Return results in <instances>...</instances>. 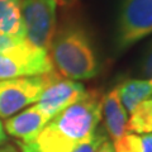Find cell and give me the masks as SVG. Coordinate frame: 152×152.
<instances>
[{"label": "cell", "mask_w": 152, "mask_h": 152, "mask_svg": "<svg viewBox=\"0 0 152 152\" xmlns=\"http://www.w3.org/2000/svg\"><path fill=\"white\" fill-rule=\"evenodd\" d=\"M102 114L103 96L90 90L52 118L33 141L18 145L22 152H71L96 131Z\"/></svg>", "instance_id": "obj_1"}, {"label": "cell", "mask_w": 152, "mask_h": 152, "mask_svg": "<svg viewBox=\"0 0 152 152\" xmlns=\"http://www.w3.org/2000/svg\"><path fill=\"white\" fill-rule=\"evenodd\" d=\"M48 51L56 72L65 79L89 80L100 71L91 36L77 22H67L56 29Z\"/></svg>", "instance_id": "obj_2"}, {"label": "cell", "mask_w": 152, "mask_h": 152, "mask_svg": "<svg viewBox=\"0 0 152 152\" xmlns=\"http://www.w3.org/2000/svg\"><path fill=\"white\" fill-rule=\"evenodd\" d=\"M152 34V0H122L114 33V48L124 52Z\"/></svg>", "instance_id": "obj_3"}, {"label": "cell", "mask_w": 152, "mask_h": 152, "mask_svg": "<svg viewBox=\"0 0 152 152\" xmlns=\"http://www.w3.org/2000/svg\"><path fill=\"white\" fill-rule=\"evenodd\" d=\"M57 0H20L24 41L48 52L56 32Z\"/></svg>", "instance_id": "obj_4"}, {"label": "cell", "mask_w": 152, "mask_h": 152, "mask_svg": "<svg viewBox=\"0 0 152 152\" xmlns=\"http://www.w3.org/2000/svg\"><path fill=\"white\" fill-rule=\"evenodd\" d=\"M52 71L48 52L34 48L26 41L0 50V80L46 75Z\"/></svg>", "instance_id": "obj_5"}, {"label": "cell", "mask_w": 152, "mask_h": 152, "mask_svg": "<svg viewBox=\"0 0 152 152\" xmlns=\"http://www.w3.org/2000/svg\"><path fill=\"white\" fill-rule=\"evenodd\" d=\"M58 75L52 71L46 75L0 80V118H10L37 103L42 91Z\"/></svg>", "instance_id": "obj_6"}, {"label": "cell", "mask_w": 152, "mask_h": 152, "mask_svg": "<svg viewBox=\"0 0 152 152\" xmlns=\"http://www.w3.org/2000/svg\"><path fill=\"white\" fill-rule=\"evenodd\" d=\"M85 93L86 90L81 83L64 79L61 75H58L42 91L37 102V107L50 119H52L60 112L79 100Z\"/></svg>", "instance_id": "obj_7"}, {"label": "cell", "mask_w": 152, "mask_h": 152, "mask_svg": "<svg viewBox=\"0 0 152 152\" xmlns=\"http://www.w3.org/2000/svg\"><path fill=\"white\" fill-rule=\"evenodd\" d=\"M50 121V118L36 104L8 118L4 127L9 134L18 140V142L28 143L39 134V132Z\"/></svg>", "instance_id": "obj_8"}, {"label": "cell", "mask_w": 152, "mask_h": 152, "mask_svg": "<svg viewBox=\"0 0 152 152\" xmlns=\"http://www.w3.org/2000/svg\"><path fill=\"white\" fill-rule=\"evenodd\" d=\"M103 112H104V128L113 142L121 140L127 133V112L123 108L117 88L103 95Z\"/></svg>", "instance_id": "obj_9"}, {"label": "cell", "mask_w": 152, "mask_h": 152, "mask_svg": "<svg viewBox=\"0 0 152 152\" xmlns=\"http://www.w3.org/2000/svg\"><path fill=\"white\" fill-rule=\"evenodd\" d=\"M0 36L15 41L24 39L20 0H0Z\"/></svg>", "instance_id": "obj_10"}, {"label": "cell", "mask_w": 152, "mask_h": 152, "mask_svg": "<svg viewBox=\"0 0 152 152\" xmlns=\"http://www.w3.org/2000/svg\"><path fill=\"white\" fill-rule=\"evenodd\" d=\"M117 90L127 113H131L142 102L152 99V81L147 79L124 80L117 86Z\"/></svg>", "instance_id": "obj_11"}, {"label": "cell", "mask_w": 152, "mask_h": 152, "mask_svg": "<svg viewBox=\"0 0 152 152\" xmlns=\"http://www.w3.org/2000/svg\"><path fill=\"white\" fill-rule=\"evenodd\" d=\"M126 131L134 134L152 133V99L142 102L131 112Z\"/></svg>", "instance_id": "obj_12"}, {"label": "cell", "mask_w": 152, "mask_h": 152, "mask_svg": "<svg viewBox=\"0 0 152 152\" xmlns=\"http://www.w3.org/2000/svg\"><path fill=\"white\" fill-rule=\"evenodd\" d=\"M107 140H108V133L105 128H96V131L93 133L89 140L83 142L81 145H79L71 152H96L99 147Z\"/></svg>", "instance_id": "obj_13"}, {"label": "cell", "mask_w": 152, "mask_h": 152, "mask_svg": "<svg viewBox=\"0 0 152 152\" xmlns=\"http://www.w3.org/2000/svg\"><path fill=\"white\" fill-rule=\"evenodd\" d=\"M114 152H142L141 137L134 133H126L121 140L114 142Z\"/></svg>", "instance_id": "obj_14"}, {"label": "cell", "mask_w": 152, "mask_h": 152, "mask_svg": "<svg viewBox=\"0 0 152 152\" xmlns=\"http://www.w3.org/2000/svg\"><path fill=\"white\" fill-rule=\"evenodd\" d=\"M141 74L143 77L152 81V42L148 45L141 62Z\"/></svg>", "instance_id": "obj_15"}, {"label": "cell", "mask_w": 152, "mask_h": 152, "mask_svg": "<svg viewBox=\"0 0 152 152\" xmlns=\"http://www.w3.org/2000/svg\"><path fill=\"white\" fill-rule=\"evenodd\" d=\"M142 142V152H152V133L143 134L141 137Z\"/></svg>", "instance_id": "obj_16"}, {"label": "cell", "mask_w": 152, "mask_h": 152, "mask_svg": "<svg viewBox=\"0 0 152 152\" xmlns=\"http://www.w3.org/2000/svg\"><path fill=\"white\" fill-rule=\"evenodd\" d=\"M96 152H114V147L112 145V142L107 140L100 147H99Z\"/></svg>", "instance_id": "obj_17"}, {"label": "cell", "mask_w": 152, "mask_h": 152, "mask_svg": "<svg viewBox=\"0 0 152 152\" xmlns=\"http://www.w3.org/2000/svg\"><path fill=\"white\" fill-rule=\"evenodd\" d=\"M79 0H57V3H60L62 7H66V8H71L74 7Z\"/></svg>", "instance_id": "obj_18"}, {"label": "cell", "mask_w": 152, "mask_h": 152, "mask_svg": "<svg viewBox=\"0 0 152 152\" xmlns=\"http://www.w3.org/2000/svg\"><path fill=\"white\" fill-rule=\"evenodd\" d=\"M7 141V134H5V129H4V127L1 124V122H0V146L5 143Z\"/></svg>", "instance_id": "obj_19"}, {"label": "cell", "mask_w": 152, "mask_h": 152, "mask_svg": "<svg viewBox=\"0 0 152 152\" xmlns=\"http://www.w3.org/2000/svg\"><path fill=\"white\" fill-rule=\"evenodd\" d=\"M0 152H17V151L14 150L12 146H5V147H3V148H0Z\"/></svg>", "instance_id": "obj_20"}]
</instances>
